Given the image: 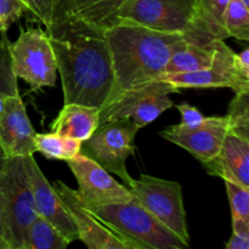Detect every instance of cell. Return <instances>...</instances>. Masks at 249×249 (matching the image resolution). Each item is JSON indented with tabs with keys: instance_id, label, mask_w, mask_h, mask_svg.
Wrapping results in <instances>:
<instances>
[{
	"instance_id": "1",
	"label": "cell",
	"mask_w": 249,
	"mask_h": 249,
	"mask_svg": "<svg viewBox=\"0 0 249 249\" xmlns=\"http://www.w3.org/2000/svg\"><path fill=\"white\" fill-rule=\"evenodd\" d=\"M63 91V104L96 107L109 104L114 89L105 29L79 19H58L45 28Z\"/></svg>"
},
{
	"instance_id": "2",
	"label": "cell",
	"mask_w": 249,
	"mask_h": 249,
	"mask_svg": "<svg viewBox=\"0 0 249 249\" xmlns=\"http://www.w3.org/2000/svg\"><path fill=\"white\" fill-rule=\"evenodd\" d=\"M105 36L114 74L111 101L124 90L158 79L172 56L186 44L185 34L164 33L129 22L105 29Z\"/></svg>"
},
{
	"instance_id": "3",
	"label": "cell",
	"mask_w": 249,
	"mask_h": 249,
	"mask_svg": "<svg viewBox=\"0 0 249 249\" xmlns=\"http://www.w3.org/2000/svg\"><path fill=\"white\" fill-rule=\"evenodd\" d=\"M105 225L140 249H186L190 245L168 230L134 199L126 203L87 206Z\"/></svg>"
},
{
	"instance_id": "4",
	"label": "cell",
	"mask_w": 249,
	"mask_h": 249,
	"mask_svg": "<svg viewBox=\"0 0 249 249\" xmlns=\"http://www.w3.org/2000/svg\"><path fill=\"white\" fill-rule=\"evenodd\" d=\"M119 22L164 33L209 34L197 19V0H124L117 12Z\"/></svg>"
},
{
	"instance_id": "5",
	"label": "cell",
	"mask_w": 249,
	"mask_h": 249,
	"mask_svg": "<svg viewBox=\"0 0 249 249\" xmlns=\"http://www.w3.org/2000/svg\"><path fill=\"white\" fill-rule=\"evenodd\" d=\"M180 89L162 79H155L119 92L100 111V124L117 119H130L140 130L155 122L174 102L169 94Z\"/></svg>"
},
{
	"instance_id": "6",
	"label": "cell",
	"mask_w": 249,
	"mask_h": 249,
	"mask_svg": "<svg viewBox=\"0 0 249 249\" xmlns=\"http://www.w3.org/2000/svg\"><path fill=\"white\" fill-rule=\"evenodd\" d=\"M138 131V126L130 119L102 123L89 139L82 141L79 153L95 160L130 187L134 179L126 169V160L135 152L134 141Z\"/></svg>"
},
{
	"instance_id": "7",
	"label": "cell",
	"mask_w": 249,
	"mask_h": 249,
	"mask_svg": "<svg viewBox=\"0 0 249 249\" xmlns=\"http://www.w3.org/2000/svg\"><path fill=\"white\" fill-rule=\"evenodd\" d=\"M128 189L136 203L190 245L182 187L179 182L141 174L139 179L133 180V184Z\"/></svg>"
},
{
	"instance_id": "8",
	"label": "cell",
	"mask_w": 249,
	"mask_h": 249,
	"mask_svg": "<svg viewBox=\"0 0 249 249\" xmlns=\"http://www.w3.org/2000/svg\"><path fill=\"white\" fill-rule=\"evenodd\" d=\"M12 68L17 79L31 87V91L56 85L57 67L50 40L40 27L21 29L18 38L10 41Z\"/></svg>"
},
{
	"instance_id": "9",
	"label": "cell",
	"mask_w": 249,
	"mask_h": 249,
	"mask_svg": "<svg viewBox=\"0 0 249 249\" xmlns=\"http://www.w3.org/2000/svg\"><path fill=\"white\" fill-rule=\"evenodd\" d=\"M0 194L4 198L12 246L14 249H22L27 229L38 216L26 156L6 157L0 173Z\"/></svg>"
},
{
	"instance_id": "10",
	"label": "cell",
	"mask_w": 249,
	"mask_h": 249,
	"mask_svg": "<svg viewBox=\"0 0 249 249\" xmlns=\"http://www.w3.org/2000/svg\"><path fill=\"white\" fill-rule=\"evenodd\" d=\"M77 228L79 241L89 249H140L133 241L114 232L88 209L77 190L57 180L53 185Z\"/></svg>"
},
{
	"instance_id": "11",
	"label": "cell",
	"mask_w": 249,
	"mask_h": 249,
	"mask_svg": "<svg viewBox=\"0 0 249 249\" xmlns=\"http://www.w3.org/2000/svg\"><path fill=\"white\" fill-rule=\"evenodd\" d=\"M66 163L77 180V191L85 206L126 203L133 199L128 187L117 181L111 173L87 156L78 153Z\"/></svg>"
},
{
	"instance_id": "12",
	"label": "cell",
	"mask_w": 249,
	"mask_h": 249,
	"mask_svg": "<svg viewBox=\"0 0 249 249\" xmlns=\"http://www.w3.org/2000/svg\"><path fill=\"white\" fill-rule=\"evenodd\" d=\"M158 79L165 80L180 90L230 88L235 92L249 91V78L238 71L236 53L230 46H226L219 53L211 67L195 72L164 73Z\"/></svg>"
},
{
	"instance_id": "13",
	"label": "cell",
	"mask_w": 249,
	"mask_h": 249,
	"mask_svg": "<svg viewBox=\"0 0 249 249\" xmlns=\"http://www.w3.org/2000/svg\"><path fill=\"white\" fill-rule=\"evenodd\" d=\"M230 131L225 117H206L199 125L187 128L177 124L163 129L160 135L191 153L202 164L213 160Z\"/></svg>"
},
{
	"instance_id": "14",
	"label": "cell",
	"mask_w": 249,
	"mask_h": 249,
	"mask_svg": "<svg viewBox=\"0 0 249 249\" xmlns=\"http://www.w3.org/2000/svg\"><path fill=\"white\" fill-rule=\"evenodd\" d=\"M26 163L36 214L57 229L70 243L79 241V235L72 216L61 201L56 190L39 168L38 163L34 160V155L26 156Z\"/></svg>"
},
{
	"instance_id": "15",
	"label": "cell",
	"mask_w": 249,
	"mask_h": 249,
	"mask_svg": "<svg viewBox=\"0 0 249 249\" xmlns=\"http://www.w3.org/2000/svg\"><path fill=\"white\" fill-rule=\"evenodd\" d=\"M36 130L27 114L21 96H6L0 111V147L6 157L31 156L34 147Z\"/></svg>"
},
{
	"instance_id": "16",
	"label": "cell",
	"mask_w": 249,
	"mask_h": 249,
	"mask_svg": "<svg viewBox=\"0 0 249 249\" xmlns=\"http://www.w3.org/2000/svg\"><path fill=\"white\" fill-rule=\"evenodd\" d=\"M203 165L209 175L249 189V141L229 131L218 155Z\"/></svg>"
},
{
	"instance_id": "17",
	"label": "cell",
	"mask_w": 249,
	"mask_h": 249,
	"mask_svg": "<svg viewBox=\"0 0 249 249\" xmlns=\"http://www.w3.org/2000/svg\"><path fill=\"white\" fill-rule=\"evenodd\" d=\"M124 0H56L53 21L79 19L107 29L117 23V12ZM51 21V22H53Z\"/></svg>"
},
{
	"instance_id": "18",
	"label": "cell",
	"mask_w": 249,
	"mask_h": 249,
	"mask_svg": "<svg viewBox=\"0 0 249 249\" xmlns=\"http://www.w3.org/2000/svg\"><path fill=\"white\" fill-rule=\"evenodd\" d=\"M186 36L184 48L174 53L165 67L164 73L195 72L208 68L215 62L219 53L226 48L224 40L208 36ZM163 73V74H164Z\"/></svg>"
},
{
	"instance_id": "19",
	"label": "cell",
	"mask_w": 249,
	"mask_h": 249,
	"mask_svg": "<svg viewBox=\"0 0 249 249\" xmlns=\"http://www.w3.org/2000/svg\"><path fill=\"white\" fill-rule=\"evenodd\" d=\"M100 125V109L79 104H63L57 117L51 122L53 133L84 141Z\"/></svg>"
},
{
	"instance_id": "20",
	"label": "cell",
	"mask_w": 249,
	"mask_h": 249,
	"mask_svg": "<svg viewBox=\"0 0 249 249\" xmlns=\"http://www.w3.org/2000/svg\"><path fill=\"white\" fill-rule=\"evenodd\" d=\"M82 141L56 133H36L34 147L48 160H68L80 152Z\"/></svg>"
},
{
	"instance_id": "21",
	"label": "cell",
	"mask_w": 249,
	"mask_h": 249,
	"mask_svg": "<svg viewBox=\"0 0 249 249\" xmlns=\"http://www.w3.org/2000/svg\"><path fill=\"white\" fill-rule=\"evenodd\" d=\"M68 245L57 229L38 215L27 229L22 249H66Z\"/></svg>"
},
{
	"instance_id": "22",
	"label": "cell",
	"mask_w": 249,
	"mask_h": 249,
	"mask_svg": "<svg viewBox=\"0 0 249 249\" xmlns=\"http://www.w3.org/2000/svg\"><path fill=\"white\" fill-rule=\"evenodd\" d=\"M230 0H197V19L212 36L220 40L229 38L224 16Z\"/></svg>"
},
{
	"instance_id": "23",
	"label": "cell",
	"mask_w": 249,
	"mask_h": 249,
	"mask_svg": "<svg viewBox=\"0 0 249 249\" xmlns=\"http://www.w3.org/2000/svg\"><path fill=\"white\" fill-rule=\"evenodd\" d=\"M228 36L247 41L249 39V7L241 0H230L224 16Z\"/></svg>"
},
{
	"instance_id": "24",
	"label": "cell",
	"mask_w": 249,
	"mask_h": 249,
	"mask_svg": "<svg viewBox=\"0 0 249 249\" xmlns=\"http://www.w3.org/2000/svg\"><path fill=\"white\" fill-rule=\"evenodd\" d=\"M229 106L228 118L230 133L249 141V91L235 92Z\"/></svg>"
},
{
	"instance_id": "25",
	"label": "cell",
	"mask_w": 249,
	"mask_h": 249,
	"mask_svg": "<svg viewBox=\"0 0 249 249\" xmlns=\"http://www.w3.org/2000/svg\"><path fill=\"white\" fill-rule=\"evenodd\" d=\"M0 95L16 96L18 94L17 78L12 68L10 40L6 31L0 32Z\"/></svg>"
},
{
	"instance_id": "26",
	"label": "cell",
	"mask_w": 249,
	"mask_h": 249,
	"mask_svg": "<svg viewBox=\"0 0 249 249\" xmlns=\"http://www.w3.org/2000/svg\"><path fill=\"white\" fill-rule=\"evenodd\" d=\"M231 207V218L249 221V189L240 184L224 180Z\"/></svg>"
},
{
	"instance_id": "27",
	"label": "cell",
	"mask_w": 249,
	"mask_h": 249,
	"mask_svg": "<svg viewBox=\"0 0 249 249\" xmlns=\"http://www.w3.org/2000/svg\"><path fill=\"white\" fill-rule=\"evenodd\" d=\"M22 1L26 4L28 14H31L34 19L44 24L45 28L50 27L56 0H22Z\"/></svg>"
},
{
	"instance_id": "28",
	"label": "cell",
	"mask_w": 249,
	"mask_h": 249,
	"mask_svg": "<svg viewBox=\"0 0 249 249\" xmlns=\"http://www.w3.org/2000/svg\"><path fill=\"white\" fill-rule=\"evenodd\" d=\"M24 14H28V9L22 0H0V19L7 28Z\"/></svg>"
},
{
	"instance_id": "29",
	"label": "cell",
	"mask_w": 249,
	"mask_h": 249,
	"mask_svg": "<svg viewBox=\"0 0 249 249\" xmlns=\"http://www.w3.org/2000/svg\"><path fill=\"white\" fill-rule=\"evenodd\" d=\"M177 108L180 112V114H181V123L180 124L184 126H187V128L199 125L204 121V118H206L198 108H196L195 106H191L186 101L180 102L179 105H177Z\"/></svg>"
},
{
	"instance_id": "30",
	"label": "cell",
	"mask_w": 249,
	"mask_h": 249,
	"mask_svg": "<svg viewBox=\"0 0 249 249\" xmlns=\"http://www.w3.org/2000/svg\"><path fill=\"white\" fill-rule=\"evenodd\" d=\"M0 249H14L4 198L0 194Z\"/></svg>"
},
{
	"instance_id": "31",
	"label": "cell",
	"mask_w": 249,
	"mask_h": 249,
	"mask_svg": "<svg viewBox=\"0 0 249 249\" xmlns=\"http://www.w3.org/2000/svg\"><path fill=\"white\" fill-rule=\"evenodd\" d=\"M236 66L245 77L249 78V49L246 48L240 53H236Z\"/></svg>"
},
{
	"instance_id": "32",
	"label": "cell",
	"mask_w": 249,
	"mask_h": 249,
	"mask_svg": "<svg viewBox=\"0 0 249 249\" xmlns=\"http://www.w3.org/2000/svg\"><path fill=\"white\" fill-rule=\"evenodd\" d=\"M226 249H249V238L232 233L225 245Z\"/></svg>"
},
{
	"instance_id": "33",
	"label": "cell",
	"mask_w": 249,
	"mask_h": 249,
	"mask_svg": "<svg viewBox=\"0 0 249 249\" xmlns=\"http://www.w3.org/2000/svg\"><path fill=\"white\" fill-rule=\"evenodd\" d=\"M232 219V233L249 238V221L242 219Z\"/></svg>"
},
{
	"instance_id": "34",
	"label": "cell",
	"mask_w": 249,
	"mask_h": 249,
	"mask_svg": "<svg viewBox=\"0 0 249 249\" xmlns=\"http://www.w3.org/2000/svg\"><path fill=\"white\" fill-rule=\"evenodd\" d=\"M5 160H6V156H5L4 151H2L1 147H0V173H1L2 168H4Z\"/></svg>"
},
{
	"instance_id": "35",
	"label": "cell",
	"mask_w": 249,
	"mask_h": 249,
	"mask_svg": "<svg viewBox=\"0 0 249 249\" xmlns=\"http://www.w3.org/2000/svg\"><path fill=\"white\" fill-rule=\"evenodd\" d=\"M5 97L4 95H0V111L2 109V107H4V101H5Z\"/></svg>"
},
{
	"instance_id": "36",
	"label": "cell",
	"mask_w": 249,
	"mask_h": 249,
	"mask_svg": "<svg viewBox=\"0 0 249 249\" xmlns=\"http://www.w3.org/2000/svg\"><path fill=\"white\" fill-rule=\"evenodd\" d=\"M1 31H7V27L5 26L4 22H2L1 19H0V32H1Z\"/></svg>"
},
{
	"instance_id": "37",
	"label": "cell",
	"mask_w": 249,
	"mask_h": 249,
	"mask_svg": "<svg viewBox=\"0 0 249 249\" xmlns=\"http://www.w3.org/2000/svg\"><path fill=\"white\" fill-rule=\"evenodd\" d=\"M241 1H242L243 4L246 5V6H248V7H249V0H241Z\"/></svg>"
}]
</instances>
